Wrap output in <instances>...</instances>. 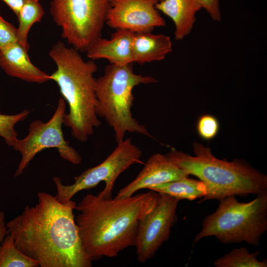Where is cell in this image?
Returning a JSON list of instances; mask_svg holds the SVG:
<instances>
[{"label": "cell", "instance_id": "cell-1", "mask_svg": "<svg viewBox=\"0 0 267 267\" xmlns=\"http://www.w3.org/2000/svg\"><path fill=\"white\" fill-rule=\"evenodd\" d=\"M37 196L35 206L6 222L16 247L41 267H91L75 222L76 202L61 203L45 192Z\"/></svg>", "mask_w": 267, "mask_h": 267}, {"label": "cell", "instance_id": "cell-2", "mask_svg": "<svg viewBox=\"0 0 267 267\" xmlns=\"http://www.w3.org/2000/svg\"><path fill=\"white\" fill-rule=\"evenodd\" d=\"M159 193H146L114 199L85 195L75 209V222L83 247L93 260L117 257L135 246L140 220L150 213L160 199Z\"/></svg>", "mask_w": 267, "mask_h": 267}, {"label": "cell", "instance_id": "cell-3", "mask_svg": "<svg viewBox=\"0 0 267 267\" xmlns=\"http://www.w3.org/2000/svg\"><path fill=\"white\" fill-rule=\"evenodd\" d=\"M49 55L57 67L51 74V80L58 85L69 106L63 125L70 128L75 138L86 142L101 125L96 112V79L93 76L97 67L92 60L85 61L79 51L60 41L52 46Z\"/></svg>", "mask_w": 267, "mask_h": 267}, {"label": "cell", "instance_id": "cell-4", "mask_svg": "<svg viewBox=\"0 0 267 267\" xmlns=\"http://www.w3.org/2000/svg\"><path fill=\"white\" fill-rule=\"evenodd\" d=\"M195 156L172 149L166 154L177 167L198 178L207 187L200 202L219 201L230 195L267 193V176L241 159L231 162L214 156L209 147L193 143Z\"/></svg>", "mask_w": 267, "mask_h": 267}, {"label": "cell", "instance_id": "cell-5", "mask_svg": "<svg viewBox=\"0 0 267 267\" xmlns=\"http://www.w3.org/2000/svg\"><path fill=\"white\" fill-rule=\"evenodd\" d=\"M157 82L152 77L134 73L133 63L123 66L110 64L103 75L96 79V114L112 128L117 143L123 140L127 133L151 136L145 127L133 116V90L139 85Z\"/></svg>", "mask_w": 267, "mask_h": 267}, {"label": "cell", "instance_id": "cell-6", "mask_svg": "<svg viewBox=\"0 0 267 267\" xmlns=\"http://www.w3.org/2000/svg\"><path fill=\"white\" fill-rule=\"evenodd\" d=\"M219 201L216 211L203 220L193 244L214 236L224 244L245 242L259 246L267 230V193L257 195L249 202H240L235 195Z\"/></svg>", "mask_w": 267, "mask_h": 267}, {"label": "cell", "instance_id": "cell-7", "mask_svg": "<svg viewBox=\"0 0 267 267\" xmlns=\"http://www.w3.org/2000/svg\"><path fill=\"white\" fill-rule=\"evenodd\" d=\"M110 6L111 0H51L50 12L62 37L85 52L101 37Z\"/></svg>", "mask_w": 267, "mask_h": 267}, {"label": "cell", "instance_id": "cell-8", "mask_svg": "<svg viewBox=\"0 0 267 267\" xmlns=\"http://www.w3.org/2000/svg\"><path fill=\"white\" fill-rule=\"evenodd\" d=\"M142 155L141 149L133 143L131 138L124 139L117 143L115 149L102 162L75 177L73 184L64 185L60 178L54 177L57 188L54 196L59 202L65 203L78 192L93 188L103 181L105 187L98 195L104 199L112 198L118 177L133 165L140 163Z\"/></svg>", "mask_w": 267, "mask_h": 267}, {"label": "cell", "instance_id": "cell-9", "mask_svg": "<svg viewBox=\"0 0 267 267\" xmlns=\"http://www.w3.org/2000/svg\"><path fill=\"white\" fill-rule=\"evenodd\" d=\"M65 109L66 101L61 97L50 120L46 122L40 120L32 121L26 137L18 139L12 147L20 153L21 159L14 174L15 178L23 173L36 154L46 148H56L63 159L73 164L79 165L82 162L80 154L63 136L62 125Z\"/></svg>", "mask_w": 267, "mask_h": 267}, {"label": "cell", "instance_id": "cell-10", "mask_svg": "<svg viewBox=\"0 0 267 267\" xmlns=\"http://www.w3.org/2000/svg\"><path fill=\"white\" fill-rule=\"evenodd\" d=\"M156 207L139 221L135 246L137 260L145 263L152 258L169 238L176 222V209L180 199L160 193Z\"/></svg>", "mask_w": 267, "mask_h": 267}, {"label": "cell", "instance_id": "cell-11", "mask_svg": "<svg viewBox=\"0 0 267 267\" xmlns=\"http://www.w3.org/2000/svg\"><path fill=\"white\" fill-rule=\"evenodd\" d=\"M156 0H111L105 24L134 33H150L166 22L156 9Z\"/></svg>", "mask_w": 267, "mask_h": 267}, {"label": "cell", "instance_id": "cell-12", "mask_svg": "<svg viewBox=\"0 0 267 267\" xmlns=\"http://www.w3.org/2000/svg\"><path fill=\"white\" fill-rule=\"evenodd\" d=\"M188 176L186 172L174 165L166 155L156 153L148 158L136 177L121 189L115 198L129 197L141 189H149Z\"/></svg>", "mask_w": 267, "mask_h": 267}, {"label": "cell", "instance_id": "cell-13", "mask_svg": "<svg viewBox=\"0 0 267 267\" xmlns=\"http://www.w3.org/2000/svg\"><path fill=\"white\" fill-rule=\"evenodd\" d=\"M134 33L116 29L110 39L101 37L93 42L86 51L91 60L105 59L110 64L123 66L133 63V41Z\"/></svg>", "mask_w": 267, "mask_h": 267}, {"label": "cell", "instance_id": "cell-14", "mask_svg": "<svg viewBox=\"0 0 267 267\" xmlns=\"http://www.w3.org/2000/svg\"><path fill=\"white\" fill-rule=\"evenodd\" d=\"M0 67L7 75L26 82L41 84L51 80V75L31 62L28 50L18 42L0 49Z\"/></svg>", "mask_w": 267, "mask_h": 267}, {"label": "cell", "instance_id": "cell-15", "mask_svg": "<svg viewBox=\"0 0 267 267\" xmlns=\"http://www.w3.org/2000/svg\"><path fill=\"white\" fill-rule=\"evenodd\" d=\"M155 7L173 20L176 40H181L190 34L196 13L202 8L197 0H164Z\"/></svg>", "mask_w": 267, "mask_h": 267}, {"label": "cell", "instance_id": "cell-16", "mask_svg": "<svg viewBox=\"0 0 267 267\" xmlns=\"http://www.w3.org/2000/svg\"><path fill=\"white\" fill-rule=\"evenodd\" d=\"M173 50L171 38L163 34L134 33L133 41L134 62L140 65L163 60Z\"/></svg>", "mask_w": 267, "mask_h": 267}, {"label": "cell", "instance_id": "cell-17", "mask_svg": "<svg viewBox=\"0 0 267 267\" xmlns=\"http://www.w3.org/2000/svg\"><path fill=\"white\" fill-rule=\"evenodd\" d=\"M149 189L167 194L180 200H194L202 198L207 194L206 186L202 181L189 178L188 176L153 186Z\"/></svg>", "mask_w": 267, "mask_h": 267}, {"label": "cell", "instance_id": "cell-18", "mask_svg": "<svg viewBox=\"0 0 267 267\" xmlns=\"http://www.w3.org/2000/svg\"><path fill=\"white\" fill-rule=\"evenodd\" d=\"M44 10L39 0H30L22 7L17 17V42L27 50L29 49L27 42L29 32L33 24L41 21Z\"/></svg>", "mask_w": 267, "mask_h": 267}, {"label": "cell", "instance_id": "cell-19", "mask_svg": "<svg viewBox=\"0 0 267 267\" xmlns=\"http://www.w3.org/2000/svg\"><path fill=\"white\" fill-rule=\"evenodd\" d=\"M39 263L23 254L8 233L0 244V267H36Z\"/></svg>", "mask_w": 267, "mask_h": 267}, {"label": "cell", "instance_id": "cell-20", "mask_svg": "<svg viewBox=\"0 0 267 267\" xmlns=\"http://www.w3.org/2000/svg\"><path fill=\"white\" fill-rule=\"evenodd\" d=\"M260 251L250 253L245 247L234 248L214 261L216 267H267V259H257Z\"/></svg>", "mask_w": 267, "mask_h": 267}, {"label": "cell", "instance_id": "cell-21", "mask_svg": "<svg viewBox=\"0 0 267 267\" xmlns=\"http://www.w3.org/2000/svg\"><path fill=\"white\" fill-rule=\"evenodd\" d=\"M30 112L28 109L12 115L3 114L0 112V136L3 138L9 146L13 147L18 140L15 125L26 119Z\"/></svg>", "mask_w": 267, "mask_h": 267}, {"label": "cell", "instance_id": "cell-22", "mask_svg": "<svg viewBox=\"0 0 267 267\" xmlns=\"http://www.w3.org/2000/svg\"><path fill=\"white\" fill-rule=\"evenodd\" d=\"M219 123L217 119L210 114L201 116L197 124V130L199 136L205 140L214 138L219 130Z\"/></svg>", "mask_w": 267, "mask_h": 267}, {"label": "cell", "instance_id": "cell-23", "mask_svg": "<svg viewBox=\"0 0 267 267\" xmlns=\"http://www.w3.org/2000/svg\"><path fill=\"white\" fill-rule=\"evenodd\" d=\"M17 42V28L0 15V49Z\"/></svg>", "mask_w": 267, "mask_h": 267}, {"label": "cell", "instance_id": "cell-24", "mask_svg": "<svg viewBox=\"0 0 267 267\" xmlns=\"http://www.w3.org/2000/svg\"><path fill=\"white\" fill-rule=\"evenodd\" d=\"M202 8L204 9L214 21L220 22L222 13L219 0H197Z\"/></svg>", "mask_w": 267, "mask_h": 267}, {"label": "cell", "instance_id": "cell-25", "mask_svg": "<svg viewBox=\"0 0 267 267\" xmlns=\"http://www.w3.org/2000/svg\"><path fill=\"white\" fill-rule=\"evenodd\" d=\"M14 12L17 17L22 7L30 0H2Z\"/></svg>", "mask_w": 267, "mask_h": 267}, {"label": "cell", "instance_id": "cell-26", "mask_svg": "<svg viewBox=\"0 0 267 267\" xmlns=\"http://www.w3.org/2000/svg\"><path fill=\"white\" fill-rule=\"evenodd\" d=\"M8 233L6 226L5 214L3 212H0V244L2 242L5 236Z\"/></svg>", "mask_w": 267, "mask_h": 267}, {"label": "cell", "instance_id": "cell-27", "mask_svg": "<svg viewBox=\"0 0 267 267\" xmlns=\"http://www.w3.org/2000/svg\"><path fill=\"white\" fill-rule=\"evenodd\" d=\"M157 0V1L158 2H159L162 1L164 0ZM158 2H157V3H158Z\"/></svg>", "mask_w": 267, "mask_h": 267}]
</instances>
